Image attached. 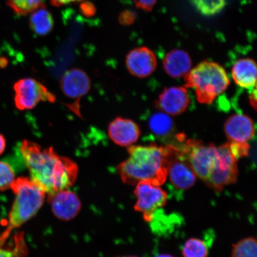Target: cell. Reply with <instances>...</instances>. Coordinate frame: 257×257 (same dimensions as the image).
<instances>
[{
	"label": "cell",
	"mask_w": 257,
	"mask_h": 257,
	"mask_svg": "<svg viewBox=\"0 0 257 257\" xmlns=\"http://www.w3.org/2000/svg\"><path fill=\"white\" fill-rule=\"evenodd\" d=\"M19 150L31 179L48 195L68 189L75 184L78 166L71 159L58 155L53 147L43 149L40 145L24 140Z\"/></svg>",
	"instance_id": "1"
},
{
	"label": "cell",
	"mask_w": 257,
	"mask_h": 257,
	"mask_svg": "<svg viewBox=\"0 0 257 257\" xmlns=\"http://www.w3.org/2000/svg\"><path fill=\"white\" fill-rule=\"evenodd\" d=\"M128 158L117 166V171L125 184L136 185L149 181L161 186L168 178L169 166L179 151L172 147L131 146Z\"/></svg>",
	"instance_id": "2"
},
{
	"label": "cell",
	"mask_w": 257,
	"mask_h": 257,
	"mask_svg": "<svg viewBox=\"0 0 257 257\" xmlns=\"http://www.w3.org/2000/svg\"><path fill=\"white\" fill-rule=\"evenodd\" d=\"M15 195L7 229L0 236V247L4 245L13 230L33 217L43 206L46 192L31 179L21 177L15 180L11 186Z\"/></svg>",
	"instance_id": "3"
},
{
	"label": "cell",
	"mask_w": 257,
	"mask_h": 257,
	"mask_svg": "<svg viewBox=\"0 0 257 257\" xmlns=\"http://www.w3.org/2000/svg\"><path fill=\"white\" fill-rule=\"evenodd\" d=\"M184 79L185 87L195 89L197 100L204 104H211L230 85L223 67L207 60L191 69Z\"/></svg>",
	"instance_id": "4"
},
{
	"label": "cell",
	"mask_w": 257,
	"mask_h": 257,
	"mask_svg": "<svg viewBox=\"0 0 257 257\" xmlns=\"http://www.w3.org/2000/svg\"><path fill=\"white\" fill-rule=\"evenodd\" d=\"M179 155L187 162L195 175L206 184L216 162L217 147L213 144L204 145L200 141L189 140Z\"/></svg>",
	"instance_id": "5"
},
{
	"label": "cell",
	"mask_w": 257,
	"mask_h": 257,
	"mask_svg": "<svg viewBox=\"0 0 257 257\" xmlns=\"http://www.w3.org/2000/svg\"><path fill=\"white\" fill-rule=\"evenodd\" d=\"M237 160L231 152L229 143L218 147L216 161L205 184L220 192L225 186L234 184L238 176Z\"/></svg>",
	"instance_id": "6"
},
{
	"label": "cell",
	"mask_w": 257,
	"mask_h": 257,
	"mask_svg": "<svg viewBox=\"0 0 257 257\" xmlns=\"http://www.w3.org/2000/svg\"><path fill=\"white\" fill-rule=\"evenodd\" d=\"M15 104L19 110H31L41 101L53 103L55 95L37 80L24 78L16 82L14 85Z\"/></svg>",
	"instance_id": "7"
},
{
	"label": "cell",
	"mask_w": 257,
	"mask_h": 257,
	"mask_svg": "<svg viewBox=\"0 0 257 257\" xmlns=\"http://www.w3.org/2000/svg\"><path fill=\"white\" fill-rule=\"evenodd\" d=\"M134 193L137 198L135 210L142 213L147 222L153 220L157 209L165 206L168 201V194L160 186L149 181L138 183Z\"/></svg>",
	"instance_id": "8"
},
{
	"label": "cell",
	"mask_w": 257,
	"mask_h": 257,
	"mask_svg": "<svg viewBox=\"0 0 257 257\" xmlns=\"http://www.w3.org/2000/svg\"><path fill=\"white\" fill-rule=\"evenodd\" d=\"M89 77L83 70L73 68L63 74L60 80V88L63 94L75 102L70 108L75 114L81 117L80 112V99L88 94L91 89Z\"/></svg>",
	"instance_id": "9"
},
{
	"label": "cell",
	"mask_w": 257,
	"mask_h": 257,
	"mask_svg": "<svg viewBox=\"0 0 257 257\" xmlns=\"http://www.w3.org/2000/svg\"><path fill=\"white\" fill-rule=\"evenodd\" d=\"M126 65L132 75L145 78L152 75L157 68V61L155 54L149 48H135L128 53Z\"/></svg>",
	"instance_id": "10"
},
{
	"label": "cell",
	"mask_w": 257,
	"mask_h": 257,
	"mask_svg": "<svg viewBox=\"0 0 257 257\" xmlns=\"http://www.w3.org/2000/svg\"><path fill=\"white\" fill-rule=\"evenodd\" d=\"M48 200L53 214L60 220L73 219L81 209V202L78 196L67 189L48 195Z\"/></svg>",
	"instance_id": "11"
},
{
	"label": "cell",
	"mask_w": 257,
	"mask_h": 257,
	"mask_svg": "<svg viewBox=\"0 0 257 257\" xmlns=\"http://www.w3.org/2000/svg\"><path fill=\"white\" fill-rule=\"evenodd\" d=\"M190 104V98L186 87L173 86L165 88L159 96L157 105L170 115L183 113Z\"/></svg>",
	"instance_id": "12"
},
{
	"label": "cell",
	"mask_w": 257,
	"mask_h": 257,
	"mask_svg": "<svg viewBox=\"0 0 257 257\" xmlns=\"http://www.w3.org/2000/svg\"><path fill=\"white\" fill-rule=\"evenodd\" d=\"M108 134L115 144L128 147L137 142L140 137L141 130L133 120L118 117L108 125Z\"/></svg>",
	"instance_id": "13"
},
{
	"label": "cell",
	"mask_w": 257,
	"mask_h": 257,
	"mask_svg": "<svg viewBox=\"0 0 257 257\" xmlns=\"http://www.w3.org/2000/svg\"><path fill=\"white\" fill-rule=\"evenodd\" d=\"M225 134L230 142L248 143L255 136V126L251 118L245 114H236L225 122Z\"/></svg>",
	"instance_id": "14"
},
{
	"label": "cell",
	"mask_w": 257,
	"mask_h": 257,
	"mask_svg": "<svg viewBox=\"0 0 257 257\" xmlns=\"http://www.w3.org/2000/svg\"><path fill=\"white\" fill-rule=\"evenodd\" d=\"M168 176L172 184L182 190L192 188L197 178L191 167L180 156L179 152L170 162Z\"/></svg>",
	"instance_id": "15"
},
{
	"label": "cell",
	"mask_w": 257,
	"mask_h": 257,
	"mask_svg": "<svg viewBox=\"0 0 257 257\" xmlns=\"http://www.w3.org/2000/svg\"><path fill=\"white\" fill-rule=\"evenodd\" d=\"M163 67L172 78H181L187 75L191 70V57L187 52L182 50L170 51L164 58Z\"/></svg>",
	"instance_id": "16"
},
{
	"label": "cell",
	"mask_w": 257,
	"mask_h": 257,
	"mask_svg": "<svg viewBox=\"0 0 257 257\" xmlns=\"http://www.w3.org/2000/svg\"><path fill=\"white\" fill-rule=\"evenodd\" d=\"M232 74L234 81L240 87L251 91L256 89V65L254 60L249 58L237 60L234 64Z\"/></svg>",
	"instance_id": "17"
},
{
	"label": "cell",
	"mask_w": 257,
	"mask_h": 257,
	"mask_svg": "<svg viewBox=\"0 0 257 257\" xmlns=\"http://www.w3.org/2000/svg\"><path fill=\"white\" fill-rule=\"evenodd\" d=\"M30 25L34 33L41 37L46 36L53 30L54 19L46 6H41L31 13Z\"/></svg>",
	"instance_id": "18"
},
{
	"label": "cell",
	"mask_w": 257,
	"mask_h": 257,
	"mask_svg": "<svg viewBox=\"0 0 257 257\" xmlns=\"http://www.w3.org/2000/svg\"><path fill=\"white\" fill-rule=\"evenodd\" d=\"M150 130L157 137H165L171 134L174 128V122L170 115L165 112H157L149 120Z\"/></svg>",
	"instance_id": "19"
},
{
	"label": "cell",
	"mask_w": 257,
	"mask_h": 257,
	"mask_svg": "<svg viewBox=\"0 0 257 257\" xmlns=\"http://www.w3.org/2000/svg\"><path fill=\"white\" fill-rule=\"evenodd\" d=\"M191 5L202 15L212 16L223 11L226 0H190Z\"/></svg>",
	"instance_id": "20"
},
{
	"label": "cell",
	"mask_w": 257,
	"mask_h": 257,
	"mask_svg": "<svg viewBox=\"0 0 257 257\" xmlns=\"http://www.w3.org/2000/svg\"><path fill=\"white\" fill-rule=\"evenodd\" d=\"M8 6L15 14L26 16L44 6L43 0H7Z\"/></svg>",
	"instance_id": "21"
},
{
	"label": "cell",
	"mask_w": 257,
	"mask_h": 257,
	"mask_svg": "<svg viewBox=\"0 0 257 257\" xmlns=\"http://www.w3.org/2000/svg\"><path fill=\"white\" fill-rule=\"evenodd\" d=\"M256 240L248 237L233 245L232 257H256Z\"/></svg>",
	"instance_id": "22"
},
{
	"label": "cell",
	"mask_w": 257,
	"mask_h": 257,
	"mask_svg": "<svg viewBox=\"0 0 257 257\" xmlns=\"http://www.w3.org/2000/svg\"><path fill=\"white\" fill-rule=\"evenodd\" d=\"M182 255L184 257H207V246L204 241L200 239H189L183 246Z\"/></svg>",
	"instance_id": "23"
},
{
	"label": "cell",
	"mask_w": 257,
	"mask_h": 257,
	"mask_svg": "<svg viewBox=\"0 0 257 257\" xmlns=\"http://www.w3.org/2000/svg\"><path fill=\"white\" fill-rule=\"evenodd\" d=\"M15 178V170L11 164L6 161H0V191L11 188Z\"/></svg>",
	"instance_id": "24"
},
{
	"label": "cell",
	"mask_w": 257,
	"mask_h": 257,
	"mask_svg": "<svg viewBox=\"0 0 257 257\" xmlns=\"http://www.w3.org/2000/svg\"><path fill=\"white\" fill-rule=\"evenodd\" d=\"M15 245L13 249L0 247V257H21L27 254L28 249L23 234L19 233L15 237Z\"/></svg>",
	"instance_id": "25"
},
{
	"label": "cell",
	"mask_w": 257,
	"mask_h": 257,
	"mask_svg": "<svg viewBox=\"0 0 257 257\" xmlns=\"http://www.w3.org/2000/svg\"><path fill=\"white\" fill-rule=\"evenodd\" d=\"M120 24L123 25H130L134 23L136 19V15L131 11H125L119 15Z\"/></svg>",
	"instance_id": "26"
},
{
	"label": "cell",
	"mask_w": 257,
	"mask_h": 257,
	"mask_svg": "<svg viewBox=\"0 0 257 257\" xmlns=\"http://www.w3.org/2000/svg\"><path fill=\"white\" fill-rule=\"evenodd\" d=\"M80 12L86 17H92L96 14L95 6L89 2H83L80 6Z\"/></svg>",
	"instance_id": "27"
},
{
	"label": "cell",
	"mask_w": 257,
	"mask_h": 257,
	"mask_svg": "<svg viewBox=\"0 0 257 257\" xmlns=\"http://www.w3.org/2000/svg\"><path fill=\"white\" fill-rule=\"evenodd\" d=\"M134 2L138 8L150 12L156 5L157 0H134Z\"/></svg>",
	"instance_id": "28"
},
{
	"label": "cell",
	"mask_w": 257,
	"mask_h": 257,
	"mask_svg": "<svg viewBox=\"0 0 257 257\" xmlns=\"http://www.w3.org/2000/svg\"><path fill=\"white\" fill-rule=\"evenodd\" d=\"M83 1L85 0H50L51 5L55 7H61V6L70 4L71 3Z\"/></svg>",
	"instance_id": "29"
},
{
	"label": "cell",
	"mask_w": 257,
	"mask_h": 257,
	"mask_svg": "<svg viewBox=\"0 0 257 257\" xmlns=\"http://www.w3.org/2000/svg\"><path fill=\"white\" fill-rule=\"evenodd\" d=\"M6 148V138L3 134H0V156L5 152Z\"/></svg>",
	"instance_id": "30"
},
{
	"label": "cell",
	"mask_w": 257,
	"mask_h": 257,
	"mask_svg": "<svg viewBox=\"0 0 257 257\" xmlns=\"http://www.w3.org/2000/svg\"><path fill=\"white\" fill-rule=\"evenodd\" d=\"M8 63V61L6 60L5 58H0V67H5L6 66V63Z\"/></svg>",
	"instance_id": "31"
},
{
	"label": "cell",
	"mask_w": 257,
	"mask_h": 257,
	"mask_svg": "<svg viewBox=\"0 0 257 257\" xmlns=\"http://www.w3.org/2000/svg\"><path fill=\"white\" fill-rule=\"evenodd\" d=\"M157 257H174V256H173L171 255H169V254H162V255L157 256Z\"/></svg>",
	"instance_id": "32"
},
{
	"label": "cell",
	"mask_w": 257,
	"mask_h": 257,
	"mask_svg": "<svg viewBox=\"0 0 257 257\" xmlns=\"http://www.w3.org/2000/svg\"><path fill=\"white\" fill-rule=\"evenodd\" d=\"M117 257H139V256H134V255H128V256H117Z\"/></svg>",
	"instance_id": "33"
}]
</instances>
